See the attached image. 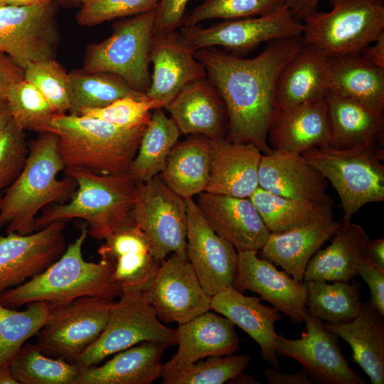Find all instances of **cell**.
Wrapping results in <instances>:
<instances>
[{"label":"cell","mask_w":384,"mask_h":384,"mask_svg":"<svg viewBox=\"0 0 384 384\" xmlns=\"http://www.w3.org/2000/svg\"><path fill=\"white\" fill-rule=\"evenodd\" d=\"M304 43L302 35L272 41L258 55L248 59L210 48L195 51L224 102L225 139L251 143L263 154L272 151L267 133L277 111V82Z\"/></svg>","instance_id":"1"},{"label":"cell","mask_w":384,"mask_h":384,"mask_svg":"<svg viewBox=\"0 0 384 384\" xmlns=\"http://www.w3.org/2000/svg\"><path fill=\"white\" fill-rule=\"evenodd\" d=\"M147 123L125 128L94 117L56 114L49 132L58 136L64 169L120 174L128 172Z\"/></svg>","instance_id":"2"},{"label":"cell","mask_w":384,"mask_h":384,"mask_svg":"<svg viewBox=\"0 0 384 384\" xmlns=\"http://www.w3.org/2000/svg\"><path fill=\"white\" fill-rule=\"evenodd\" d=\"M88 235L85 223L58 260L41 273L2 293L0 302L16 309L35 302L55 306L86 296L111 300L119 297L121 290L110 265L102 260L93 262L83 258L82 247Z\"/></svg>","instance_id":"3"},{"label":"cell","mask_w":384,"mask_h":384,"mask_svg":"<svg viewBox=\"0 0 384 384\" xmlns=\"http://www.w3.org/2000/svg\"><path fill=\"white\" fill-rule=\"evenodd\" d=\"M74 179L78 190L71 200L45 210L36 218L37 231L54 222L82 219L88 235L105 240L122 225L132 220L137 182L127 173L100 174L77 169H65Z\"/></svg>","instance_id":"4"},{"label":"cell","mask_w":384,"mask_h":384,"mask_svg":"<svg viewBox=\"0 0 384 384\" xmlns=\"http://www.w3.org/2000/svg\"><path fill=\"white\" fill-rule=\"evenodd\" d=\"M40 134L29 144L21 174L2 196L0 228L6 227V233L27 235L35 232L38 213L49 203L64 201L75 185L70 177L57 178L64 169L58 136L51 132Z\"/></svg>","instance_id":"5"},{"label":"cell","mask_w":384,"mask_h":384,"mask_svg":"<svg viewBox=\"0 0 384 384\" xmlns=\"http://www.w3.org/2000/svg\"><path fill=\"white\" fill-rule=\"evenodd\" d=\"M302 155L336 191L342 223L351 222L363 206L384 200L383 140L348 149L315 147Z\"/></svg>","instance_id":"6"},{"label":"cell","mask_w":384,"mask_h":384,"mask_svg":"<svg viewBox=\"0 0 384 384\" xmlns=\"http://www.w3.org/2000/svg\"><path fill=\"white\" fill-rule=\"evenodd\" d=\"M303 18L302 37L328 56L360 53L384 31V0H329Z\"/></svg>","instance_id":"7"},{"label":"cell","mask_w":384,"mask_h":384,"mask_svg":"<svg viewBox=\"0 0 384 384\" xmlns=\"http://www.w3.org/2000/svg\"><path fill=\"white\" fill-rule=\"evenodd\" d=\"M155 16L156 7L118 23L109 38L89 46L81 70L114 75L145 93L151 83L149 66Z\"/></svg>","instance_id":"8"},{"label":"cell","mask_w":384,"mask_h":384,"mask_svg":"<svg viewBox=\"0 0 384 384\" xmlns=\"http://www.w3.org/2000/svg\"><path fill=\"white\" fill-rule=\"evenodd\" d=\"M143 341L175 346L176 330L161 323L143 292L124 290L113 303L101 335L74 363L81 369L99 365L110 356Z\"/></svg>","instance_id":"9"},{"label":"cell","mask_w":384,"mask_h":384,"mask_svg":"<svg viewBox=\"0 0 384 384\" xmlns=\"http://www.w3.org/2000/svg\"><path fill=\"white\" fill-rule=\"evenodd\" d=\"M113 303L111 299L86 296L50 306L36 344L44 354L74 363L104 331Z\"/></svg>","instance_id":"10"},{"label":"cell","mask_w":384,"mask_h":384,"mask_svg":"<svg viewBox=\"0 0 384 384\" xmlns=\"http://www.w3.org/2000/svg\"><path fill=\"white\" fill-rule=\"evenodd\" d=\"M132 217L148 238L158 260L163 261L169 253H186V201L159 175L137 183Z\"/></svg>","instance_id":"11"},{"label":"cell","mask_w":384,"mask_h":384,"mask_svg":"<svg viewBox=\"0 0 384 384\" xmlns=\"http://www.w3.org/2000/svg\"><path fill=\"white\" fill-rule=\"evenodd\" d=\"M55 1L0 7V53L24 70L33 62L53 58L58 33Z\"/></svg>","instance_id":"12"},{"label":"cell","mask_w":384,"mask_h":384,"mask_svg":"<svg viewBox=\"0 0 384 384\" xmlns=\"http://www.w3.org/2000/svg\"><path fill=\"white\" fill-rule=\"evenodd\" d=\"M303 31V23L283 6L262 16L226 20L207 28L183 26L180 33L195 51L215 46L245 51L262 42L300 36Z\"/></svg>","instance_id":"13"},{"label":"cell","mask_w":384,"mask_h":384,"mask_svg":"<svg viewBox=\"0 0 384 384\" xmlns=\"http://www.w3.org/2000/svg\"><path fill=\"white\" fill-rule=\"evenodd\" d=\"M146 299L161 321L186 323L210 310L203 289L186 253H172L161 262L145 292Z\"/></svg>","instance_id":"14"},{"label":"cell","mask_w":384,"mask_h":384,"mask_svg":"<svg viewBox=\"0 0 384 384\" xmlns=\"http://www.w3.org/2000/svg\"><path fill=\"white\" fill-rule=\"evenodd\" d=\"M305 328L301 338H277V356L292 358L307 370L313 383L325 384H366L348 365L338 343V336L326 329L323 321L311 316H304Z\"/></svg>","instance_id":"15"},{"label":"cell","mask_w":384,"mask_h":384,"mask_svg":"<svg viewBox=\"0 0 384 384\" xmlns=\"http://www.w3.org/2000/svg\"><path fill=\"white\" fill-rule=\"evenodd\" d=\"M66 222H54L27 235L0 236V295L41 273L65 250Z\"/></svg>","instance_id":"16"},{"label":"cell","mask_w":384,"mask_h":384,"mask_svg":"<svg viewBox=\"0 0 384 384\" xmlns=\"http://www.w3.org/2000/svg\"><path fill=\"white\" fill-rule=\"evenodd\" d=\"M186 255L205 292L213 297L233 287L238 251L209 225L196 203L186 199Z\"/></svg>","instance_id":"17"},{"label":"cell","mask_w":384,"mask_h":384,"mask_svg":"<svg viewBox=\"0 0 384 384\" xmlns=\"http://www.w3.org/2000/svg\"><path fill=\"white\" fill-rule=\"evenodd\" d=\"M258 251L238 252V266L233 287L257 294L261 299L289 317L294 324L304 322L306 310V290L303 282L257 255Z\"/></svg>","instance_id":"18"},{"label":"cell","mask_w":384,"mask_h":384,"mask_svg":"<svg viewBox=\"0 0 384 384\" xmlns=\"http://www.w3.org/2000/svg\"><path fill=\"white\" fill-rule=\"evenodd\" d=\"M98 248L100 260L107 262L121 290H146L162 261L154 255L151 244L132 219L104 240Z\"/></svg>","instance_id":"19"},{"label":"cell","mask_w":384,"mask_h":384,"mask_svg":"<svg viewBox=\"0 0 384 384\" xmlns=\"http://www.w3.org/2000/svg\"><path fill=\"white\" fill-rule=\"evenodd\" d=\"M197 206L210 228L236 250H260L271 232L249 198L204 191Z\"/></svg>","instance_id":"20"},{"label":"cell","mask_w":384,"mask_h":384,"mask_svg":"<svg viewBox=\"0 0 384 384\" xmlns=\"http://www.w3.org/2000/svg\"><path fill=\"white\" fill-rule=\"evenodd\" d=\"M235 326L225 316L210 310L178 324L175 329L178 349L164 363L161 378L207 357L233 354L240 342Z\"/></svg>","instance_id":"21"},{"label":"cell","mask_w":384,"mask_h":384,"mask_svg":"<svg viewBox=\"0 0 384 384\" xmlns=\"http://www.w3.org/2000/svg\"><path fill=\"white\" fill-rule=\"evenodd\" d=\"M150 62L153 73L145 94L164 102L165 107L186 85L206 77L203 65L195 57V50L176 31L154 35Z\"/></svg>","instance_id":"22"},{"label":"cell","mask_w":384,"mask_h":384,"mask_svg":"<svg viewBox=\"0 0 384 384\" xmlns=\"http://www.w3.org/2000/svg\"><path fill=\"white\" fill-rule=\"evenodd\" d=\"M259 187L277 196L322 204H333L326 193L327 180L302 154L272 149L262 154Z\"/></svg>","instance_id":"23"},{"label":"cell","mask_w":384,"mask_h":384,"mask_svg":"<svg viewBox=\"0 0 384 384\" xmlns=\"http://www.w3.org/2000/svg\"><path fill=\"white\" fill-rule=\"evenodd\" d=\"M165 108L181 134L225 138L226 109L218 90L206 78L186 85Z\"/></svg>","instance_id":"24"},{"label":"cell","mask_w":384,"mask_h":384,"mask_svg":"<svg viewBox=\"0 0 384 384\" xmlns=\"http://www.w3.org/2000/svg\"><path fill=\"white\" fill-rule=\"evenodd\" d=\"M210 172L206 191L249 198L259 187L260 150L251 143L233 142L225 138L210 139Z\"/></svg>","instance_id":"25"},{"label":"cell","mask_w":384,"mask_h":384,"mask_svg":"<svg viewBox=\"0 0 384 384\" xmlns=\"http://www.w3.org/2000/svg\"><path fill=\"white\" fill-rule=\"evenodd\" d=\"M330 138L329 116L324 99L277 110L267 133L272 149L297 154L330 146Z\"/></svg>","instance_id":"26"},{"label":"cell","mask_w":384,"mask_h":384,"mask_svg":"<svg viewBox=\"0 0 384 384\" xmlns=\"http://www.w3.org/2000/svg\"><path fill=\"white\" fill-rule=\"evenodd\" d=\"M260 301V298L245 296L230 287L211 297L210 310L246 332L260 346L262 358L279 368L274 324L282 316L277 309L263 305Z\"/></svg>","instance_id":"27"},{"label":"cell","mask_w":384,"mask_h":384,"mask_svg":"<svg viewBox=\"0 0 384 384\" xmlns=\"http://www.w3.org/2000/svg\"><path fill=\"white\" fill-rule=\"evenodd\" d=\"M329 89V56L304 43L282 69L276 86L277 110L323 100Z\"/></svg>","instance_id":"28"},{"label":"cell","mask_w":384,"mask_h":384,"mask_svg":"<svg viewBox=\"0 0 384 384\" xmlns=\"http://www.w3.org/2000/svg\"><path fill=\"white\" fill-rule=\"evenodd\" d=\"M333 217L334 215L325 216L298 228L271 233L260 254L296 280L303 282L312 256L341 225Z\"/></svg>","instance_id":"29"},{"label":"cell","mask_w":384,"mask_h":384,"mask_svg":"<svg viewBox=\"0 0 384 384\" xmlns=\"http://www.w3.org/2000/svg\"><path fill=\"white\" fill-rule=\"evenodd\" d=\"M166 345L143 341L121 351L101 366L82 368L76 384H151L161 378Z\"/></svg>","instance_id":"30"},{"label":"cell","mask_w":384,"mask_h":384,"mask_svg":"<svg viewBox=\"0 0 384 384\" xmlns=\"http://www.w3.org/2000/svg\"><path fill=\"white\" fill-rule=\"evenodd\" d=\"M330 126V146L348 149L383 140L384 110L328 91L324 98Z\"/></svg>","instance_id":"31"},{"label":"cell","mask_w":384,"mask_h":384,"mask_svg":"<svg viewBox=\"0 0 384 384\" xmlns=\"http://www.w3.org/2000/svg\"><path fill=\"white\" fill-rule=\"evenodd\" d=\"M323 326L349 344L352 361L362 368L371 384L384 383V321L370 302L363 303L353 320L336 324L323 322Z\"/></svg>","instance_id":"32"},{"label":"cell","mask_w":384,"mask_h":384,"mask_svg":"<svg viewBox=\"0 0 384 384\" xmlns=\"http://www.w3.org/2000/svg\"><path fill=\"white\" fill-rule=\"evenodd\" d=\"M331 238V243L309 260L303 282H349L358 275L357 267L367 257L370 240L364 229L351 222L342 223Z\"/></svg>","instance_id":"33"},{"label":"cell","mask_w":384,"mask_h":384,"mask_svg":"<svg viewBox=\"0 0 384 384\" xmlns=\"http://www.w3.org/2000/svg\"><path fill=\"white\" fill-rule=\"evenodd\" d=\"M211 161L210 139L193 135L176 143L159 174L162 181L183 199L206 191Z\"/></svg>","instance_id":"34"},{"label":"cell","mask_w":384,"mask_h":384,"mask_svg":"<svg viewBox=\"0 0 384 384\" xmlns=\"http://www.w3.org/2000/svg\"><path fill=\"white\" fill-rule=\"evenodd\" d=\"M329 90L384 110V68L360 53L329 56Z\"/></svg>","instance_id":"35"},{"label":"cell","mask_w":384,"mask_h":384,"mask_svg":"<svg viewBox=\"0 0 384 384\" xmlns=\"http://www.w3.org/2000/svg\"><path fill=\"white\" fill-rule=\"evenodd\" d=\"M163 108L154 110L128 173L137 183L147 181L164 169L169 154L181 135Z\"/></svg>","instance_id":"36"},{"label":"cell","mask_w":384,"mask_h":384,"mask_svg":"<svg viewBox=\"0 0 384 384\" xmlns=\"http://www.w3.org/2000/svg\"><path fill=\"white\" fill-rule=\"evenodd\" d=\"M306 290V311L329 324L346 323L360 313L363 302L360 284L348 282L311 280L303 282Z\"/></svg>","instance_id":"37"},{"label":"cell","mask_w":384,"mask_h":384,"mask_svg":"<svg viewBox=\"0 0 384 384\" xmlns=\"http://www.w3.org/2000/svg\"><path fill=\"white\" fill-rule=\"evenodd\" d=\"M249 198L271 233L298 228L333 215L332 204L286 198L260 187Z\"/></svg>","instance_id":"38"},{"label":"cell","mask_w":384,"mask_h":384,"mask_svg":"<svg viewBox=\"0 0 384 384\" xmlns=\"http://www.w3.org/2000/svg\"><path fill=\"white\" fill-rule=\"evenodd\" d=\"M69 75L70 112L78 115L85 109L98 108L124 97H146L145 93L129 86L120 78L110 73L73 71Z\"/></svg>","instance_id":"39"},{"label":"cell","mask_w":384,"mask_h":384,"mask_svg":"<svg viewBox=\"0 0 384 384\" xmlns=\"http://www.w3.org/2000/svg\"><path fill=\"white\" fill-rule=\"evenodd\" d=\"M9 369L18 384H76L81 370L78 365L47 356L30 343L21 347Z\"/></svg>","instance_id":"40"},{"label":"cell","mask_w":384,"mask_h":384,"mask_svg":"<svg viewBox=\"0 0 384 384\" xmlns=\"http://www.w3.org/2000/svg\"><path fill=\"white\" fill-rule=\"evenodd\" d=\"M26 306V309L18 311L0 302V368L9 366L21 347L38 333L49 317V304L35 302Z\"/></svg>","instance_id":"41"},{"label":"cell","mask_w":384,"mask_h":384,"mask_svg":"<svg viewBox=\"0 0 384 384\" xmlns=\"http://www.w3.org/2000/svg\"><path fill=\"white\" fill-rule=\"evenodd\" d=\"M6 102L12 119L23 130L49 132L56 113L31 83L24 79L14 83L7 92Z\"/></svg>","instance_id":"42"},{"label":"cell","mask_w":384,"mask_h":384,"mask_svg":"<svg viewBox=\"0 0 384 384\" xmlns=\"http://www.w3.org/2000/svg\"><path fill=\"white\" fill-rule=\"evenodd\" d=\"M249 354L210 356L163 376L164 384H223L247 368Z\"/></svg>","instance_id":"43"},{"label":"cell","mask_w":384,"mask_h":384,"mask_svg":"<svg viewBox=\"0 0 384 384\" xmlns=\"http://www.w3.org/2000/svg\"><path fill=\"white\" fill-rule=\"evenodd\" d=\"M24 80L38 90L56 114L70 112L69 75L54 58L28 64Z\"/></svg>","instance_id":"44"},{"label":"cell","mask_w":384,"mask_h":384,"mask_svg":"<svg viewBox=\"0 0 384 384\" xmlns=\"http://www.w3.org/2000/svg\"><path fill=\"white\" fill-rule=\"evenodd\" d=\"M284 6V0H205L184 17L182 25L193 26L212 18L239 19L262 16Z\"/></svg>","instance_id":"45"},{"label":"cell","mask_w":384,"mask_h":384,"mask_svg":"<svg viewBox=\"0 0 384 384\" xmlns=\"http://www.w3.org/2000/svg\"><path fill=\"white\" fill-rule=\"evenodd\" d=\"M164 107V102L147 97L142 99L124 97L102 107L85 109L78 115L100 119L122 127L133 128L147 123L151 111Z\"/></svg>","instance_id":"46"},{"label":"cell","mask_w":384,"mask_h":384,"mask_svg":"<svg viewBox=\"0 0 384 384\" xmlns=\"http://www.w3.org/2000/svg\"><path fill=\"white\" fill-rule=\"evenodd\" d=\"M159 0H80L76 21L94 26L117 18L136 16L154 9Z\"/></svg>","instance_id":"47"},{"label":"cell","mask_w":384,"mask_h":384,"mask_svg":"<svg viewBox=\"0 0 384 384\" xmlns=\"http://www.w3.org/2000/svg\"><path fill=\"white\" fill-rule=\"evenodd\" d=\"M28 153L24 130L11 118L0 131V191L8 188L17 178Z\"/></svg>","instance_id":"48"},{"label":"cell","mask_w":384,"mask_h":384,"mask_svg":"<svg viewBox=\"0 0 384 384\" xmlns=\"http://www.w3.org/2000/svg\"><path fill=\"white\" fill-rule=\"evenodd\" d=\"M189 0H159L156 6L154 35L174 32L182 25Z\"/></svg>","instance_id":"49"},{"label":"cell","mask_w":384,"mask_h":384,"mask_svg":"<svg viewBox=\"0 0 384 384\" xmlns=\"http://www.w3.org/2000/svg\"><path fill=\"white\" fill-rule=\"evenodd\" d=\"M357 274L366 282L370 293V303L384 316V269L374 264L368 257L357 267Z\"/></svg>","instance_id":"50"},{"label":"cell","mask_w":384,"mask_h":384,"mask_svg":"<svg viewBox=\"0 0 384 384\" xmlns=\"http://www.w3.org/2000/svg\"><path fill=\"white\" fill-rule=\"evenodd\" d=\"M24 79V70L8 55L0 53V102H6L7 92L15 82Z\"/></svg>","instance_id":"51"},{"label":"cell","mask_w":384,"mask_h":384,"mask_svg":"<svg viewBox=\"0 0 384 384\" xmlns=\"http://www.w3.org/2000/svg\"><path fill=\"white\" fill-rule=\"evenodd\" d=\"M264 374L270 384H311V380L307 370L302 367L294 374L279 372L274 368H267Z\"/></svg>","instance_id":"52"},{"label":"cell","mask_w":384,"mask_h":384,"mask_svg":"<svg viewBox=\"0 0 384 384\" xmlns=\"http://www.w3.org/2000/svg\"><path fill=\"white\" fill-rule=\"evenodd\" d=\"M360 55L368 63L384 68V31L373 43L365 47Z\"/></svg>","instance_id":"53"},{"label":"cell","mask_w":384,"mask_h":384,"mask_svg":"<svg viewBox=\"0 0 384 384\" xmlns=\"http://www.w3.org/2000/svg\"><path fill=\"white\" fill-rule=\"evenodd\" d=\"M320 0H284V6L298 20L317 10Z\"/></svg>","instance_id":"54"},{"label":"cell","mask_w":384,"mask_h":384,"mask_svg":"<svg viewBox=\"0 0 384 384\" xmlns=\"http://www.w3.org/2000/svg\"><path fill=\"white\" fill-rule=\"evenodd\" d=\"M367 257L377 266L384 269L383 238L370 240L367 247Z\"/></svg>","instance_id":"55"},{"label":"cell","mask_w":384,"mask_h":384,"mask_svg":"<svg viewBox=\"0 0 384 384\" xmlns=\"http://www.w3.org/2000/svg\"><path fill=\"white\" fill-rule=\"evenodd\" d=\"M11 119V116L6 102H0V131Z\"/></svg>","instance_id":"56"},{"label":"cell","mask_w":384,"mask_h":384,"mask_svg":"<svg viewBox=\"0 0 384 384\" xmlns=\"http://www.w3.org/2000/svg\"><path fill=\"white\" fill-rule=\"evenodd\" d=\"M0 384H18L12 376L9 366L0 368Z\"/></svg>","instance_id":"57"},{"label":"cell","mask_w":384,"mask_h":384,"mask_svg":"<svg viewBox=\"0 0 384 384\" xmlns=\"http://www.w3.org/2000/svg\"><path fill=\"white\" fill-rule=\"evenodd\" d=\"M50 1H55V0H8L7 4L13 6H31Z\"/></svg>","instance_id":"58"},{"label":"cell","mask_w":384,"mask_h":384,"mask_svg":"<svg viewBox=\"0 0 384 384\" xmlns=\"http://www.w3.org/2000/svg\"><path fill=\"white\" fill-rule=\"evenodd\" d=\"M229 383H258L257 380L250 375H244L242 373L233 378Z\"/></svg>","instance_id":"59"},{"label":"cell","mask_w":384,"mask_h":384,"mask_svg":"<svg viewBox=\"0 0 384 384\" xmlns=\"http://www.w3.org/2000/svg\"><path fill=\"white\" fill-rule=\"evenodd\" d=\"M55 2L65 7H74L80 6V0H55Z\"/></svg>","instance_id":"60"},{"label":"cell","mask_w":384,"mask_h":384,"mask_svg":"<svg viewBox=\"0 0 384 384\" xmlns=\"http://www.w3.org/2000/svg\"><path fill=\"white\" fill-rule=\"evenodd\" d=\"M8 0H0V7L6 5Z\"/></svg>","instance_id":"61"},{"label":"cell","mask_w":384,"mask_h":384,"mask_svg":"<svg viewBox=\"0 0 384 384\" xmlns=\"http://www.w3.org/2000/svg\"><path fill=\"white\" fill-rule=\"evenodd\" d=\"M1 201H2V196L0 193V208H1Z\"/></svg>","instance_id":"62"}]
</instances>
